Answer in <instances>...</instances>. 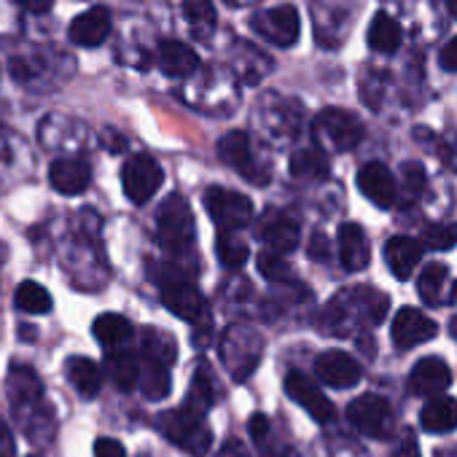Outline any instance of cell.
Listing matches in <instances>:
<instances>
[{
  "label": "cell",
  "mask_w": 457,
  "mask_h": 457,
  "mask_svg": "<svg viewBox=\"0 0 457 457\" xmlns=\"http://www.w3.org/2000/svg\"><path fill=\"white\" fill-rule=\"evenodd\" d=\"M387 312V296L377 294V291H345L337 299H331L326 315H323V328L326 326H337L331 334H350V326H355V315L358 323L363 326H374L385 318Z\"/></svg>",
  "instance_id": "cell-1"
},
{
  "label": "cell",
  "mask_w": 457,
  "mask_h": 457,
  "mask_svg": "<svg viewBox=\"0 0 457 457\" xmlns=\"http://www.w3.org/2000/svg\"><path fill=\"white\" fill-rule=\"evenodd\" d=\"M156 428L164 433L167 441H172L175 446H180L183 452L202 457L210 452L212 446V433L204 422V417L188 406L183 409H170L164 414L156 417Z\"/></svg>",
  "instance_id": "cell-2"
},
{
  "label": "cell",
  "mask_w": 457,
  "mask_h": 457,
  "mask_svg": "<svg viewBox=\"0 0 457 457\" xmlns=\"http://www.w3.org/2000/svg\"><path fill=\"white\" fill-rule=\"evenodd\" d=\"M156 228H159V240L172 256H186L194 248L196 240V226L188 202L180 194H172L162 202L156 212Z\"/></svg>",
  "instance_id": "cell-3"
},
{
  "label": "cell",
  "mask_w": 457,
  "mask_h": 457,
  "mask_svg": "<svg viewBox=\"0 0 457 457\" xmlns=\"http://www.w3.org/2000/svg\"><path fill=\"white\" fill-rule=\"evenodd\" d=\"M264 355V339L248 328V326H232L226 334H223V342H220V358L237 382L248 379L259 361Z\"/></svg>",
  "instance_id": "cell-4"
},
{
  "label": "cell",
  "mask_w": 457,
  "mask_h": 457,
  "mask_svg": "<svg viewBox=\"0 0 457 457\" xmlns=\"http://www.w3.org/2000/svg\"><path fill=\"white\" fill-rule=\"evenodd\" d=\"M204 210L220 232H235V228L248 226L253 218V202L245 194L223 186H210L204 191Z\"/></svg>",
  "instance_id": "cell-5"
},
{
  "label": "cell",
  "mask_w": 457,
  "mask_h": 457,
  "mask_svg": "<svg viewBox=\"0 0 457 457\" xmlns=\"http://www.w3.org/2000/svg\"><path fill=\"white\" fill-rule=\"evenodd\" d=\"M164 183L162 164L148 154H135L121 167V186L132 204H145Z\"/></svg>",
  "instance_id": "cell-6"
},
{
  "label": "cell",
  "mask_w": 457,
  "mask_h": 457,
  "mask_svg": "<svg viewBox=\"0 0 457 457\" xmlns=\"http://www.w3.org/2000/svg\"><path fill=\"white\" fill-rule=\"evenodd\" d=\"M347 420L353 428H358V433H363L369 438H387L395 428V417H393L390 403L374 393L358 395L347 406Z\"/></svg>",
  "instance_id": "cell-7"
},
{
  "label": "cell",
  "mask_w": 457,
  "mask_h": 457,
  "mask_svg": "<svg viewBox=\"0 0 457 457\" xmlns=\"http://www.w3.org/2000/svg\"><path fill=\"white\" fill-rule=\"evenodd\" d=\"M315 135L334 151H353L363 140V124L350 111L326 108L315 119Z\"/></svg>",
  "instance_id": "cell-8"
},
{
  "label": "cell",
  "mask_w": 457,
  "mask_h": 457,
  "mask_svg": "<svg viewBox=\"0 0 457 457\" xmlns=\"http://www.w3.org/2000/svg\"><path fill=\"white\" fill-rule=\"evenodd\" d=\"M251 28L270 44L280 46V49H288L299 41V33H302V22H299V12L294 6H275V9H267L262 14H253L251 20Z\"/></svg>",
  "instance_id": "cell-9"
},
{
  "label": "cell",
  "mask_w": 457,
  "mask_h": 457,
  "mask_svg": "<svg viewBox=\"0 0 457 457\" xmlns=\"http://www.w3.org/2000/svg\"><path fill=\"white\" fill-rule=\"evenodd\" d=\"M159 288H162V302H164V307H167L172 315H178V318H183V320H188V323H196L199 318L207 315L204 296H202L199 288H194L180 272L164 275Z\"/></svg>",
  "instance_id": "cell-10"
},
{
  "label": "cell",
  "mask_w": 457,
  "mask_h": 457,
  "mask_svg": "<svg viewBox=\"0 0 457 457\" xmlns=\"http://www.w3.org/2000/svg\"><path fill=\"white\" fill-rule=\"evenodd\" d=\"M259 237L272 248V253H291L299 245L302 228L294 212L286 210H267L262 223H259Z\"/></svg>",
  "instance_id": "cell-11"
},
{
  "label": "cell",
  "mask_w": 457,
  "mask_h": 457,
  "mask_svg": "<svg viewBox=\"0 0 457 457\" xmlns=\"http://www.w3.org/2000/svg\"><path fill=\"white\" fill-rule=\"evenodd\" d=\"M218 156H220L223 164H228L232 170H237L240 175H245L251 183H259V186H262V183L270 180L267 172L259 170L256 162H253L251 137H248L245 132H240V129L228 132V135H223V137L218 140Z\"/></svg>",
  "instance_id": "cell-12"
},
{
  "label": "cell",
  "mask_w": 457,
  "mask_h": 457,
  "mask_svg": "<svg viewBox=\"0 0 457 457\" xmlns=\"http://www.w3.org/2000/svg\"><path fill=\"white\" fill-rule=\"evenodd\" d=\"M286 393H288V398L291 401H296L312 420H318V422H331L334 417H337V409H334V403L326 398V393L312 382V379H307L304 374H299V371H291L288 377H286Z\"/></svg>",
  "instance_id": "cell-13"
},
{
  "label": "cell",
  "mask_w": 457,
  "mask_h": 457,
  "mask_svg": "<svg viewBox=\"0 0 457 457\" xmlns=\"http://www.w3.org/2000/svg\"><path fill=\"white\" fill-rule=\"evenodd\" d=\"M436 334H438V326L428 315H422L420 310H411V307L401 310L390 326V339L398 350H411L422 342L436 339Z\"/></svg>",
  "instance_id": "cell-14"
},
{
  "label": "cell",
  "mask_w": 457,
  "mask_h": 457,
  "mask_svg": "<svg viewBox=\"0 0 457 457\" xmlns=\"http://www.w3.org/2000/svg\"><path fill=\"white\" fill-rule=\"evenodd\" d=\"M452 385V369L446 366V361L430 355L414 363L411 374H409V390L420 398H438L449 390Z\"/></svg>",
  "instance_id": "cell-15"
},
{
  "label": "cell",
  "mask_w": 457,
  "mask_h": 457,
  "mask_svg": "<svg viewBox=\"0 0 457 457\" xmlns=\"http://www.w3.org/2000/svg\"><path fill=\"white\" fill-rule=\"evenodd\" d=\"M315 371H318L320 382H326L328 387H339V390L355 387L361 382V377H363L361 363L353 355L342 353V350H328V353L318 355Z\"/></svg>",
  "instance_id": "cell-16"
},
{
  "label": "cell",
  "mask_w": 457,
  "mask_h": 457,
  "mask_svg": "<svg viewBox=\"0 0 457 457\" xmlns=\"http://www.w3.org/2000/svg\"><path fill=\"white\" fill-rule=\"evenodd\" d=\"M358 188H361V194L371 204H377L382 210L393 207L395 194H398V186H395L393 172L385 164H379V162H369V164H363L358 170Z\"/></svg>",
  "instance_id": "cell-17"
},
{
  "label": "cell",
  "mask_w": 457,
  "mask_h": 457,
  "mask_svg": "<svg viewBox=\"0 0 457 457\" xmlns=\"http://www.w3.org/2000/svg\"><path fill=\"white\" fill-rule=\"evenodd\" d=\"M68 36L73 44L84 46V49H95L100 46L108 36H111V12L105 6H95L84 14H79L71 28Z\"/></svg>",
  "instance_id": "cell-18"
},
{
  "label": "cell",
  "mask_w": 457,
  "mask_h": 457,
  "mask_svg": "<svg viewBox=\"0 0 457 457\" xmlns=\"http://www.w3.org/2000/svg\"><path fill=\"white\" fill-rule=\"evenodd\" d=\"M371 245L358 223H345L339 228V262L347 272H361L369 267Z\"/></svg>",
  "instance_id": "cell-19"
},
{
  "label": "cell",
  "mask_w": 457,
  "mask_h": 457,
  "mask_svg": "<svg viewBox=\"0 0 457 457\" xmlns=\"http://www.w3.org/2000/svg\"><path fill=\"white\" fill-rule=\"evenodd\" d=\"M420 259H422V245H420V240H414V237L398 235V237H390L387 245H385L387 270H390L393 278H398V280H409V278L414 275Z\"/></svg>",
  "instance_id": "cell-20"
},
{
  "label": "cell",
  "mask_w": 457,
  "mask_h": 457,
  "mask_svg": "<svg viewBox=\"0 0 457 457\" xmlns=\"http://www.w3.org/2000/svg\"><path fill=\"white\" fill-rule=\"evenodd\" d=\"M9 395L12 403L17 409V414L22 411H33L36 406H41L44 401V387L36 377V371L30 366H14L9 371Z\"/></svg>",
  "instance_id": "cell-21"
},
{
  "label": "cell",
  "mask_w": 457,
  "mask_h": 457,
  "mask_svg": "<svg viewBox=\"0 0 457 457\" xmlns=\"http://www.w3.org/2000/svg\"><path fill=\"white\" fill-rule=\"evenodd\" d=\"M49 180H52V188L54 191L68 194V196H76V194H84L87 191V186L92 180V170L81 159H57L49 167Z\"/></svg>",
  "instance_id": "cell-22"
},
{
  "label": "cell",
  "mask_w": 457,
  "mask_h": 457,
  "mask_svg": "<svg viewBox=\"0 0 457 457\" xmlns=\"http://www.w3.org/2000/svg\"><path fill=\"white\" fill-rule=\"evenodd\" d=\"M65 374L81 398H97V393L103 387V369L95 361L76 355L65 363Z\"/></svg>",
  "instance_id": "cell-23"
},
{
  "label": "cell",
  "mask_w": 457,
  "mask_h": 457,
  "mask_svg": "<svg viewBox=\"0 0 457 457\" xmlns=\"http://www.w3.org/2000/svg\"><path fill=\"white\" fill-rule=\"evenodd\" d=\"M159 65L167 76L183 79L191 76L199 68V57L191 46L180 44V41H164L159 46Z\"/></svg>",
  "instance_id": "cell-24"
},
{
  "label": "cell",
  "mask_w": 457,
  "mask_h": 457,
  "mask_svg": "<svg viewBox=\"0 0 457 457\" xmlns=\"http://www.w3.org/2000/svg\"><path fill=\"white\" fill-rule=\"evenodd\" d=\"M420 425L428 433H452L457 428V401L449 398V395L433 398L420 411Z\"/></svg>",
  "instance_id": "cell-25"
},
{
  "label": "cell",
  "mask_w": 457,
  "mask_h": 457,
  "mask_svg": "<svg viewBox=\"0 0 457 457\" xmlns=\"http://www.w3.org/2000/svg\"><path fill=\"white\" fill-rule=\"evenodd\" d=\"M92 334L100 345H105L108 350H119L127 347V342L132 339V323L124 315L116 312H105L95 320Z\"/></svg>",
  "instance_id": "cell-26"
},
{
  "label": "cell",
  "mask_w": 457,
  "mask_h": 457,
  "mask_svg": "<svg viewBox=\"0 0 457 457\" xmlns=\"http://www.w3.org/2000/svg\"><path fill=\"white\" fill-rule=\"evenodd\" d=\"M401 38H403L401 25H398L390 14L379 12V14L371 20L366 41H369V46H371L374 52H379V54H393V52H398Z\"/></svg>",
  "instance_id": "cell-27"
},
{
  "label": "cell",
  "mask_w": 457,
  "mask_h": 457,
  "mask_svg": "<svg viewBox=\"0 0 457 457\" xmlns=\"http://www.w3.org/2000/svg\"><path fill=\"white\" fill-rule=\"evenodd\" d=\"M446 286H449V270L444 264H430L417 278V296L422 299V304L441 307V304L449 302L446 299Z\"/></svg>",
  "instance_id": "cell-28"
},
{
  "label": "cell",
  "mask_w": 457,
  "mask_h": 457,
  "mask_svg": "<svg viewBox=\"0 0 457 457\" xmlns=\"http://www.w3.org/2000/svg\"><path fill=\"white\" fill-rule=\"evenodd\" d=\"M137 385L143 390V395L148 401H162L170 395L172 390V379H170V366L159 363V361H148L143 358L140 363V374H137Z\"/></svg>",
  "instance_id": "cell-29"
},
{
  "label": "cell",
  "mask_w": 457,
  "mask_h": 457,
  "mask_svg": "<svg viewBox=\"0 0 457 457\" xmlns=\"http://www.w3.org/2000/svg\"><path fill=\"white\" fill-rule=\"evenodd\" d=\"M108 374L113 379V385L124 393H129L135 385H137V374H140V363L137 358L127 350V347H119V350H108Z\"/></svg>",
  "instance_id": "cell-30"
},
{
  "label": "cell",
  "mask_w": 457,
  "mask_h": 457,
  "mask_svg": "<svg viewBox=\"0 0 457 457\" xmlns=\"http://www.w3.org/2000/svg\"><path fill=\"white\" fill-rule=\"evenodd\" d=\"M291 175L299 180H323L328 175V159L320 148H304L291 156Z\"/></svg>",
  "instance_id": "cell-31"
},
{
  "label": "cell",
  "mask_w": 457,
  "mask_h": 457,
  "mask_svg": "<svg viewBox=\"0 0 457 457\" xmlns=\"http://www.w3.org/2000/svg\"><path fill=\"white\" fill-rule=\"evenodd\" d=\"M183 14H186V22L188 28L199 36V38H207L212 30H215V6L212 0H183Z\"/></svg>",
  "instance_id": "cell-32"
},
{
  "label": "cell",
  "mask_w": 457,
  "mask_h": 457,
  "mask_svg": "<svg viewBox=\"0 0 457 457\" xmlns=\"http://www.w3.org/2000/svg\"><path fill=\"white\" fill-rule=\"evenodd\" d=\"M14 304L28 315H46L52 310V296H49V291L44 286H38L33 280H25L14 294Z\"/></svg>",
  "instance_id": "cell-33"
},
{
  "label": "cell",
  "mask_w": 457,
  "mask_h": 457,
  "mask_svg": "<svg viewBox=\"0 0 457 457\" xmlns=\"http://www.w3.org/2000/svg\"><path fill=\"white\" fill-rule=\"evenodd\" d=\"M140 353H143V358L159 361V363H164V366H170V363L178 358L175 342H172L167 334L156 331V328H148V331L143 334V347H140Z\"/></svg>",
  "instance_id": "cell-34"
},
{
  "label": "cell",
  "mask_w": 457,
  "mask_h": 457,
  "mask_svg": "<svg viewBox=\"0 0 457 457\" xmlns=\"http://www.w3.org/2000/svg\"><path fill=\"white\" fill-rule=\"evenodd\" d=\"M215 253H218V262L226 267V270H240L245 262H248V245L235 237L232 232H220L218 235V243H215Z\"/></svg>",
  "instance_id": "cell-35"
},
{
  "label": "cell",
  "mask_w": 457,
  "mask_h": 457,
  "mask_svg": "<svg viewBox=\"0 0 457 457\" xmlns=\"http://www.w3.org/2000/svg\"><path fill=\"white\" fill-rule=\"evenodd\" d=\"M215 395H218V385L210 379V371H207V366L202 363L199 371H196V377H194V382H191V395H188V403H186V406L202 414V411L215 401Z\"/></svg>",
  "instance_id": "cell-36"
},
{
  "label": "cell",
  "mask_w": 457,
  "mask_h": 457,
  "mask_svg": "<svg viewBox=\"0 0 457 457\" xmlns=\"http://www.w3.org/2000/svg\"><path fill=\"white\" fill-rule=\"evenodd\" d=\"M430 251H452L457 245V223H433L425 228L422 243Z\"/></svg>",
  "instance_id": "cell-37"
},
{
  "label": "cell",
  "mask_w": 457,
  "mask_h": 457,
  "mask_svg": "<svg viewBox=\"0 0 457 457\" xmlns=\"http://www.w3.org/2000/svg\"><path fill=\"white\" fill-rule=\"evenodd\" d=\"M248 428H251V438H253V444L262 449V454L264 457H278L280 454V449L272 444L275 438H272V422H270V417L267 414H253L251 417V422H248Z\"/></svg>",
  "instance_id": "cell-38"
},
{
  "label": "cell",
  "mask_w": 457,
  "mask_h": 457,
  "mask_svg": "<svg viewBox=\"0 0 457 457\" xmlns=\"http://www.w3.org/2000/svg\"><path fill=\"white\" fill-rule=\"evenodd\" d=\"M259 272H262L267 280H272V283H283V280L291 278L288 262H286L280 253H272V251H267V253L259 256Z\"/></svg>",
  "instance_id": "cell-39"
},
{
  "label": "cell",
  "mask_w": 457,
  "mask_h": 457,
  "mask_svg": "<svg viewBox=\"0 0 457 457\" xmlns=\"http://www.w3.org/2000/svg\"><path fill=\"white\" fill-rule=\"evenodd\" d=\"M95 457H127V449L116 438H97Z\"/></svg>",
  "instance_id": "cell-40"
},
{
  "label": "cell",
  "mask_w": 457,
  "mask_h": 457,
  "mask_svg": "<svg viewBox=\"0 0 457 457\" xmlns=\"http://www.w3.org/2000/svg\"><path fill=\"white\" fill-rule=\"evenodd\" d=\"M438 65H441L444 71H449V73H457V38H452V41L441 49Z\"/></svg>",
  "instance_id": "cell-41"
},
{
  "label": "cell",
  "mask_w": 457,
  "mask_h": 457,
  "mask_svg": "<svg viewBox=\"0 0 457 457\" xmlns=\"http://www.w3.org/2000/svg\"><path fill=\"white\" fill-rule=\"evenodd\" d=\"M17 4L30 14H46V12H52L54 0H17Z\"/></svg>",
  "instance_id": "cell-42"
},
{
  "label": "cell",
  "mask_w": 457,
  "mask_h": 457,
  "mask_svg": "<svg viewBox=\"0 0 457 457\" xmlns=\"http://www.w3.org/2000/svg\"><path fill=\"white\" fill-rule=\"evenodd\" d=\"M0 457H14V438L6 425H0Z\"/></svg>",
  "instance_id": "cell-43"
},
{
  "label": "cell",
  "mask_w": 457,
  "mask_h": 457,
  "mask_svg": "<svg viewBox=\"0 0 457 457\" xmlns=\"http://www.w3.org/2000/svg\"><path fill=\"white\" fill-rule=\"evenodd\" d=\"M406 178H409V183H411V186H420V183H425V172H422L417 164H409V167H406Z\"/></svg>",
  "instance_id": "cell-44"
},
{
  "label": "cell",
  "mask_w": 457,
  "mask_h": 457,
  "mask_svg": "<svg viewBox=\"0 0 457 457\" xmlns=\"http://www.w3.org/2000/svg\"><path fill=\"white\" fill-rule=\"evenodd\" d=\"M310 253H312V256H320V259L326 256V253H323V235H315V237H312V248H310Z\"/></svg>",
  "instance_id": "cell-45"
},
{
  "label": "cell",
  "mask_w": 457,
  "mask_h": 457,
  "mask_svg": "<svg viewBox=\"0 0 457 457\" xmlns=\"http://www.w3.org/2000/svg\"><path fill=\"white\" fill-rule=\"evenodd\" d=\"M449 334L457 339V315H454V318H452V323H449Z\"/></svg>",
  "instance_id": "cell-46"
},
{
  "label": "cell",
  "mask_w": 457,
  "mask_h": 457,
  "mask_svg": "<svg viewBox=\"0 0 457 457\" xmlns=\"http://www.w3.org/2000/svg\"><path fill=\"white\" fill-rule=\"evenodd\" d=\"M449 9H452V14H454V20H457V0H449Z\"/></svg>",
  "instance_id": "cell-47"
},
{
  "label": "cell",
  "mask_w": 457,
  "mask_h": 457,
  "mask_svg": "<svg viewBox=\"0 0 457 457\" xmlns=\"http://www.w3.org/2000/svg\"><path fill=\"white\" fill-rule=\"evenodd\" d=\"M33 457H38V454H33Z\"/></svg>",
  "instance_id": "cell-48"
}]
</instances>
